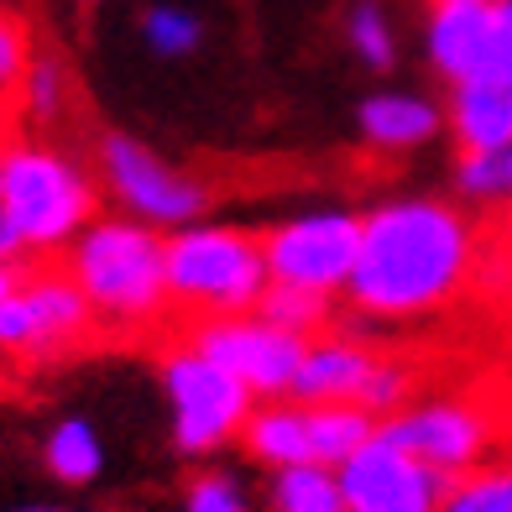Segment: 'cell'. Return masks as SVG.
Returning <instances> with one entry per match:
<instances>
[{"instance_id":"obj_1","label":"cell","mask_w":512,"mask_h":512,"mask_svg":"<svg viewBox=\"0 0 512 512\" xmlns=\"http://www.w3.org/2000/svg\"><path fill=\"white\" fill-rule=\"evenodd\" d=\"M481 230L434 194L382 199L361 215V256L345 304L371 324H408L450 309L481 272Z\"/></svg>"},{"instance_id":"obj_2","label":"cell","mask_w":512,"mask_h":512,"mask_svg":"<svg viewBox=\"0 0 512 512\" xmlns=\"http://www.w3.org/2000/svg\"><path fill=\"white\" fill-rule=\"evenodd\" d=\"M100 220V173L74 152L16 136L0 152V262H48Z\"/></svg>"},{"instance_id":"obj_3","label":"cell","mask_w":512,"mask_h":512,"mask_svg":"<svg viewBox=\"0 0 512 512\" xmlns=\"http://www.w3.org/2000/svg\"><path fill=\"white\" fill-rule=\"evenodd\" d=\"M63 267L110 335H152L173 319L168 236L142 220L100 215L63 251Z\"/></svg>"},{"instance_id":"obj_4","label":"cell","mask_w":512,"mask_h":512,"mask_svg":"<svg viewBox=\"0 0 512 512\" xmlns=\"http://www.w3.org/2000/svg\"><path fill=\"white\" fill-rule=\"evenodd\" d=\"M168 288H173V314H183L189 324L256 314V304L272 288L262 230H241V225H220V220L173 230Z\"/></svg>"},{"instance_id":"obj_5","label":"cell","mask_w":512,"mask_h":512,"mask_svg":"<svg viewBox=\"0 0 512 512\" xmlns=\"http://www.w3.org/2000/svg\"><path fill=\"white\" fill-rule=\"evenodd\" d=\"M95 335L100 319L63 262H32L27 283L0 304V356L16 366H53Z\"/></svg>"},{"instance_id":"obj_6","label":"cell","mask_w":512,"mask_h":512,"mask_svg":"<svg viewBox=\"0 0 512 512\" xmlns=\"http://www.w3.org/2000/svg\"><path fill=\"white\" fill-rule=\"evenodd\" d=\"M162 392L173 408V445L183 455H215L230 439L246 434V418L256 413L251 387L236 382L220 361H209L194 340H173L162 351Z\"/></svg>"},{"instance_id":"obj_7","label":"cell","mask_w":512,"mask_h":512,"mask_svg":"<svg viewBox=\"0 0 512 512\" xmlns=\"http://www.w3.org/2000/svg\"><path fill=\"white\" fill-rule=\"evenodd\" d=\"M95 173L105 183V194L121 204V215L162 230V236H173L183 225H199V215L209 209L204 178H194L189 168H178L168 157H157L147 142H136L126 131L100 136Z\"/></svg>"},{"instance_id":"obj_8","label":"cell","mask_w":512,"mask_h":512,"mask_svg":"<svg viewBox=\"0 0 512 512\" xmlns=\"http://www.w3.org/2000/svg\"><path fill=\"white\" fill-rule=\"evenodd\" d=\"M382 429L398 439L403 450H413L429 471H439L445 481L492 465L497 445H502V413L486 398H471V392L413 398L403 413H392Z\"/></svg>"},{"instance_id":"obj_9","label":"cell","mask_w":512,"mask_h":512,"mask_svg":"<svg viewBox=\"0 0 512 512\" xmlns=\"http://www.w3.org/2000/svg\"><path fill=\"white\" fill-rule=\"evenodd\" d=\"M267 272L277 288H304L319 298H345L361 256V215L356 209H304L262 230Z\"/></svg>"},{"instance_id":"obj_10","label":"cell","mask_w":512,"mask_h":512,"mask_svg":"<svg viewBox=\"0 0 512 512\" xmlns=\"http://www.w3.org/2000/svg\"><path fill=\"white\" fill-rule=\"evenodd\" d=\"M183 340H194L209 361H220L236 382H246L256 403L293 398L298 366H304V351H309V340L277 330V324H267L262 314L204 319V324H189Z\"/></svg>"},{"instance_id":"obj_11","label":"cell","mask_w":512,"mask_h":512,"mask_svg":"<svg viewBox=\"0 0 512 512\" xmlns=\"http://www.w3.org/2000/svg\"><path fill=\"white\" fill-rule=\"evenodd\" d=\"M445 486V476L429 471L413 450H403L387 429H377L340 465L345 512H439Z\"/></svg>"},{"instance_id":"obj_12","label":"cell","mask_w":512,"mask_h":512,"mask_svg":"<svg viewBox=\"0 0 512 512\" xmlns=\"http://www.w3.org/2000/svg\"><path fill=\"white\" fill-rule=\"evenodd\" d=\"M377 366H382V351H371L366 340L330 330V335L309 340L298 382H293V398L298 403H351V408H361L366 382Z\"/></svg>"},{"instance_id":"obj_13","label":"cell","mask_w":512,"mask_h":512,"mask_svg":"<svg viewBox=\"0 0 512 512\" xmlns=\"http://www.w3.org/2000/svg\"><path fill=\"white\" fill-rule=\"evenodd\" d=\"M486 37H492V6H476V0L429 6L424 53H429V68L445 84L481 79V68H486Z\"/></svg>"},{"instance_id":"obj_14","label":"cell","mask_w":512,"mask_h":512,"mask_svg":"<svg viewBox=\"0 0 512 512\" xmlns=\"http://www.w3.org/2000/svg\"><path fill=\"white\" fill-rule=\"evenodd\" d=\"M445 131L460 152H512V84L502 79H465L450 84Z\"/></svg>"},{"instance_id":"obj_15","label":"cell","mask_w":512,"mask_h":512,"mask_svg":"<svg viewBox=\"0 0 512 512\" xmlns=\"http://www.w3.org/2000/svg\"><path fill=\"white\" fill-rule=\"evenodd\" d=\"M356 131L377 152H418L445 131V105H434L424 95H398V89L366 95L356 110Z\"/></svg>"},{"instance_id":"obj_16","label":"cell","mask_w":512,"mask_h":512,"mask_svg":"<svg viewBox=\"0 0 512 512\" xmlns=\"http://www.w3.org/2000/svg\"><path fill=\"white\" fill-rule=\"evenodd\" d=\"M241 445L251 460H262L267 471H288V465H319L314 460V408L298 398H277V403H256L246 418Z\"/></svg>"},{"instance_id":"obj_17","label":"cell","mask_w":512,"mask_h":512,"mask_svg":"<svg viewBox=\"0 0 512 512\" xmlns=\"http://www.w3.org/2000/svg\"><path fill=\"white\" fill-rule=\"evenodd\" d=\"M42 460H48V471L68 486H89L100 471H105V445L89 418H58L48 445H42Z\"/></svg>"},{"instance_id":"obj_18","label":"cell","mask_w":512,"mask_h":512,"mask_svg":"<svg viewBox=\"0 0 512 512\" xmlns=\"http://www.w3.org/2000/svg\"><path fill=\"white\" fill-rule=\"evenodd\" d=\"M267 507L272 512H345L340 471H330V465H288V471H272Z\"/></svg>"},{"instance_id":"obj_19","label":"cell","mask_w":512,"mask_h":512,"mask_svg":"<svg viewBox=\"0 0 512 512\" xmlns=\"http://www.w3.org/2000/svg\"><path fill=\"white\" fill-rule=\"evenodd\" d=\"M455 194L476 209L512 204V152H460L455 157Z\"/></svg>"},{"instance_id":"obj_20","label":"cell","mask_w":512,"mask_h":512,"mask_svg":"<svg viewBox=\"0 0 512 512\" xmlns=\"http://www.w3.org/2000/svg\"><path fill=\"white\" fill-rule=\"evenodd\" d=\"M256 314H262L267 324H277V330H288L298 340H319L330 335V314H335V298H319V293H304V288H267V298L256 304Z\"/></svg>"},{"instance_id":"obj_21","label":"cell","mask_w":512,"mask_h":512,"mask_svg":"<svg viewBox=\"0 0 512 512\" xmlns=\"http://www.w3.org/2000/svg\"><path fill=\"white\" fill-rule=\"evenodd\" d=\"M439 512H512V465L492 460L471 476H455L439 497Z\"/></svg>"},{"instance_id":"obj_22","label":"cell","mask_w":512,"mask_h":512,"mask_svg":"<svg viewBox=\"0 0 512 512\" xmlns=\"http://www.w3.org/2000/svg\"><path fill=\"white\" fill-rule=\"evenodd\" d=\"M345 42L356 48V58L371 74H387L398 63V32H392V21L377 0H356L351 6V16H345Z\"/></svg>"},{"instance_id":"obj_23","label":"cell","mask_w":512,"mask_h":512,"mask_svg":"<svg viewBox=\"0 0 512 512\" xmlns=\"http://www.w3.org/2000/svg\"><path fill=\"white\" fill-rule=\"evenodd\" d=\"M32 63H37L32 27H27V21H21L16 11H0V105H6V110L21 100Z\"/></svg>"},{"instance_id":"obj_24","label":"cell","mask_w":512,"mask_h":512,"mask_svg":"<svg viewBox=\"0 0 512 512\" xmlns=\"http://www.w3.org/2000/svg\"><path fill=\"white\" fill-rule=\"evenodd\" d=\"M142 37H147V48L162 53V58H189L199 48V16L194 11H183V6H152L142 16Z\"/></svg>"},{"instance_id":"obj_25","label":"cell","mask_w":512,"mask_h":512,"mask_svg":"<svg viewBox=\"0 0 512 512\" xmlns=\"http://www.w3.org/2000/svg\"><path fill=\"white\" fill-rule=\"evenodd\" d=\"M63 100H68V74L53 58H37L32 74H27V89H21V105H27L37 121H58Z\"/></svg>"},{"instance_id":"obj_26","label":"cell","mask_w":512,"mask_h":512,"mask_svg":"<svg viewBox=\"0 0 512 512\" xmlns=\"http://www.w3.org/2000/svg\"><path fill=\"white\" fill-rule=\"evenodd\" d=\"M183 512H246V492L225 471H199L183 492Z\"/></svg>"},{"instance_id":"obj_27","label":"cell","mask_w":512,"mask_h":512,"mask_svg":"<svg viewBox=\"0 0 512 512\" xmlns=\"http://www.w3.org/2000/svg\"><path fill=\"white\" fill-rule=\"evenodd\" d=\"M481 79L512 84V0H492V37H486V68Z\"/></svg>"},{"instance_id":"obj_28","label":"cell","mask_w":512,"mask_h":512,"mask_svg":"<svg viewBox=\"0 0 512 512\" xmlns=\"http://www.w3.org/2000/svg\"><path fill=\"white\" fill-rule=\"evenodd\" d=\"M27 272H32V262H0V304L27 283Z\"/></svg>"},{"instance_id":"obj_29","label":"cell","mask_w":512,"mask_h":512,"mask_svg":"<svg viewBox=\"0 0 512 512\" xmlns=\"http://www.w3.org/2000/svg\"><path fill=\"white\" fill-rule=\"evenodd\" d=\"M16 136H21V131H16V115H11L6 105H0V152H6V147L16 142Z\"/></svg>"},{"instance_id":"obj_30","label":"cell","mask_w":512,"mask_h":512,"mask_svg":"<svg viewBox=\"0 0 512 512\" xmlns=\"http://www.w3.org/2000/svg\"><path fill=\"white\" fill-rule=\"evenodd\" d=\"M502 256L512 262V204H507V215H502Z\"/></svg>"},{"instance_id":"obj_31","label":"cell","mask_w":512,"mask_h":512,"mask_svg":"<svg viewBox=\"0 0 512 512\" xmlns=\"http://www.w3.org/2000/svg\"><path fill=\"white\" fill-rule=\"evenodd\" d=\"M429 6H450V0H429ZM476 6H492V0H476Z\"/></svg>"},{"instance_id":"obj_32","label":"cell","mask_w":512,"mask_h":512,"mask_svg":"<svg viewBox=\"0 0 512 512\" xmlns=\"http://www.w3.org/2000/svg\"><path fill=\"white\" fill-rule=\"evenodd\" d=\"M21 512H63V507H21Z\"/></svg>"},{"instance_id":"obj_33","label":"cell","mask_w":512,"mask_h":512,"mask_svg":"<svg viewBox=\"0 0 512 512\" xmlns=\"http://www.w3.org/2000/svg\"><path fill=\"white\" fill-rule=\"evenodd\" d=\"M11 6H16V0H0V11H11Z\"/></svg>"},{"instance_id":"obj_34","label":"cell","mask_w":512,"mask_h":512,"mask_svg":"<svg viewBox=\"0 0 512 512\" xmlns=\"http://www.w3.org/2000/svg\"><path fill=\"white\" fill-rule=\"evenodd\" d=\"M507 465H512V439H507Z\"/></svg>"},{"instance_id":"obj_35","label":"cell","mask_w":512,"mask_h":512,"mask_svg":"<svg viewBox=\"0 0 512 512\" xmlns=\"http://www.w3.org/2000/svg\"><path fill=\"white\" fill-rule=\"evenodd\" d=\"M0 366H6V356H0Z\"/></svg>"}]
</instances>
